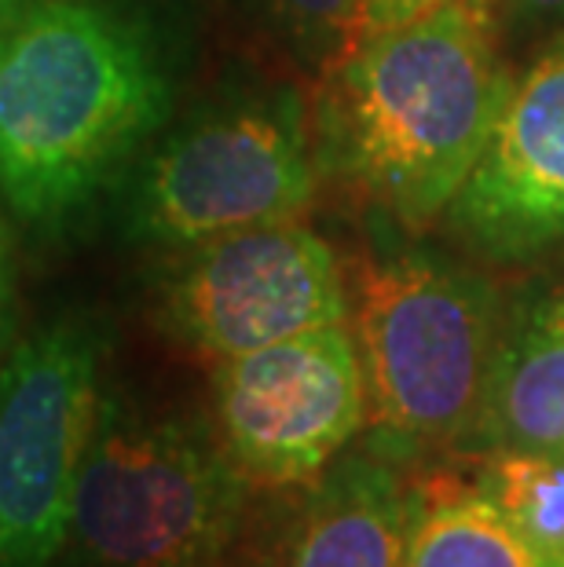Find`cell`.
<instances>
[{
	"label": "cell",
	"instance_id": "1",
	"mask_svg": "<svg viewBox=\"0 0 564 567\" xmlns=\"http://www.w3.org/2000/svg\"><path fill=\"white\" fill-rule=\"evenodd\" d=\"M184 52L151 0H0V205L59 249L176 117Z\"/></svg>",
	"mask_w": 564,
	"mask_h": 567
},
{
	"label": "cell",
	"instance_id": "2",
	"mask_svg": "<svg viewBox=\"0 0 564 567\" xmlns=\"http://www.w3.org/2000/svg\"><path fill=\"white\" fill-rule=\"evenodd\" d=\"M495 0H448L363 33L311 106L319 176L418 231L451 209L510 95Z\"/></svg>",
	"mask_w": 564,
	"mask_h": 567
},
{
	"label": "cell",
	"instance_id": "3",
	"mask_svg": "<svg viewBox=\"0 0 564 567\" xmlns=\"http://www.w3.org/2000/svg\"><path fill=\"white\" fill-rule=\"evenodd\" d=\"M254 494L213 417L106 373L59 567H232Z\"/></svg>",
	"mask_w": 564,
	"mask_h": 567
},
{
	"label": "cell",
	"instance_id": "4",
	"mask_svg": "<svg viewBox=\"0 0 564 567\" xmlns=\"http://www.w3.org/2000/svg\"><path fill=\"white\" fill-rule=\"evenodd\" d=\"M319 162L305 95L286 81H227L158 132L111 202L125 246L176 252L301 220Z\"/></svg>",
	"mask_w": 564,
	"mask_h": 567
},
{
	"label": "cell",
	"instance_id": "5",
	"mask_svg": "<svg viewBox=\"0 0 564 567\" xmlns=\"http://www.w3.org/2000/svg\"><path fill=\"white\" fill-rule=\"evenodd\" d=\"M502 297L433 249L370 252L356 268V344L370 446L414 465L465 446L495 355Z\"/></svg>",
	"mask_w": 564,
	"mask_h": 567
},
{
	"label": "cell",
	"instance_id": "6",
	"mask_svg": "<svg viewBox=\"0 0 564 567\" xmlns=\"http://www.w3.org/2000/svg\"><path fill=\"white\" fill-rule=\"evenodd\" d=\"M111 333L85 305L48 311L0 363V567H59Z\"/></svg>",
	"mask_w": 564,
	"mask_h": 567
},
{
	"label": "cell",
	"instance_id": "7",
	"mask_svg": "<svg viewBox=\"0 0 564 567\" xmlns=\"http://www.w3.org/2000/svg\"><path fill=\"white\" fill-rule=\"evenodd\" d=\"M162 260L151 286L154 326L209 363L348 322L338 252L301 220L209 238Z\"/></svg>",
	"mask_w": 564,
	"mask_h": 567
},
{
	"label": "cell",
	"instance_id": "8",
	"mask_svg": "<svg viewBox=\"0 0 564 567\" xmlns=\"http://www.w3.org/2000/svg\"><path fill=\"white\" fill-rule=\"evenodd\" d=\"M209 392L224 451L268 494L322 476L370 421L367 378L348 322L221 359Z\"/></svg>",
	"mask_w": 564,
	"mask_h": 567
},
{
	"label": "cell",
	"instance_id": "9",
	"mask_svg": "<svg viewBox=\"0 0 564 567\" xmlns=\"http://www.w3.org/2000/svg\"><path fill=\"white\" fill-rule=\"evenodd\" d=\"M448 220L473 252L499 264L564 252V30L513 78Z\"/></svg>",
	"mask_w": 564,
	"mask_h": 567
},
{
	"label": "cell",
	"instance_id": "10",
	"mask_svg": "<svg viewBox=\"0 0 564 567\" xmlns=\"http://www.w3.org/2000/svg\"><path fill=\"white\" fill-rule=\"evenodd\" d=\"M290 494L275 520H249L232 567H403L425 480L363 443Z\"/></svg>",
	"mask_w": 564,
	"mask_h": 567
},
{
	"label": "cell",
	"instance_id": "11",
	"mask_svg": "<svg viewBox=\"0 0 564 567\" xmlns=\"http://www.w3.org/2000/svg\"><path fill=\"white\" fill-rule=\"evenodd\" d=\"M473 451L564 454V275L502 308Z\"/></svg>",
	"mask_w": 564,
	"mask_h": 567
},
{
	"label": "cell",
	"instance_id": "12",
	"mask_svg": "<svg viewBox=\"0 0 564 567\" xmlns=\"http://www.w3.org/2000/svg\"><path fill=\"white\" fill-rule=\"evenodd\" d=\"M403 567H564V557L521 535L476 484L429 476Z\"/></svg>",
	"mask_w": 564,
	"mask_h": 567
},
{
	"label": "cell",
	"instance_id": "13",
	"mask_svg": "<svg viewBox=\"0 0 564 567\" xmlns=\"http://www.w3.org/2000/svg\"><path fill=\"white\" fill-rule=\"evenodd\" d=\"M473 484L521 535L564 557V454H484Z\"/></svg>",
	"mask_w": 564,
	"mask_h": 567
},
{
	"label": "cell",
	"instance_id": "14",
	"mask_svg": "<svg viewBox=\"0 0 564 567\" xmlns=\"http://www.w3.org/2000/svg\"><path fill=\"white\" fill-rule=\"evenodd\" d=\"M275 38L311 74H327L363 38L359 0H264Z\"/></svg>",
	"mask_w": 564,
	"mask_h": 567
},
{
	"label": "cell",
	"instance_id": "15",
	"mask_svg": "<svg viewBox=\"0 0 564 567\" xmlns=\"http://www.w3.org/2000/svg\"><path fill=\"white\" fill-rule=\"evenodd\" d=\"M22 333V293H19V231L0 205V363Z\"/></svg>",
	"mask_w": 564,
	"mask_h": 567
},
{
	"label": "cell",
	"instance_id": "16",
	"mask_svg": "<svg viewBox=\"0 0 564 567\" xmlns=\"http://www.w3.org/2000/svg\"><path fill=\"white\" fill-rule=\"evenodd\" d=\"M440 4H448V0H359V8H363V33L396 27V22H407Z\"/></svg>",
	"mask_w": 564,
	"mask_h": 567
},
{
	"label": "cell",
	"instance_id": "17",
	"mask_svg": "<svg viewBox=\"0 0 564 567\" xmlns=\"http://www.w3.org/2000/svg\"><path fill=\"white\" fill-rule=\"evenodd\" d=\"M513 30L564 27V0H502Z\"/></svg>",
	"mask_w": 564,
	"mask_h": 567
}]
</instances>
